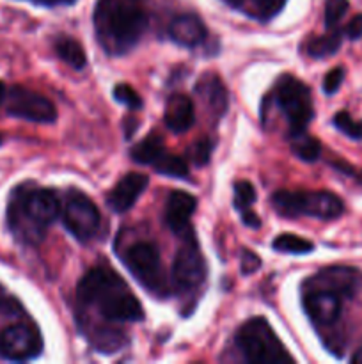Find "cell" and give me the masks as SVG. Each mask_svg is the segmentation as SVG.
Wrapping results in <instances>:
<instances>
[{
	"instance_id": "14",
	"label": "cell",
	"mask_w": 362,
	"mask_h": 364,
	"mask_svg": "<svg viewBox=\"0 0 362 364\" xmlns=\"http://www.w3.org/2000/svg\"><path fill=\"white\" fill-rule=\"evenodd\" d=\"M149 180L146 174L141 173H128L117 181L116 187L106 196V205L116 213H124L137 203L142 192L148 188Z\"/></svg>"
},
{
	"instance_id": "39",
	"label": "cell",
	"mask_w": 362,
	"mask_h": 364,
	"mask_svg": "<svg viewBox=\"0 0 362 364\" xmlns=\"http://www.w3.org/2000/svg\"><path fill=\"white\" fill-rule=\"evenodd\" d=\"M2 142H4V135L0 134V146H2Z\"/></svg>"
},
{
	"instance_id": "12",
	"label": "cell",
	"mask_w": 362,
	"mask_h": 364,
	"mask_svg": "<svg viewBox=\"0 0 362 364\" xmlns=\"http://www.w3.org/2000/svg\"><path fill=\"white\" fill-rule=\"evenodd\" d=\"M7 114L32 123H55L57 109L46 96L31 91L21 85H14L7 92Z\"/></svg>"
},
{
	"instance_id": "11",
	"label": "cell",
	"mask_w": 362,
	"mask_h": 364,
	"mask_svg": "<svg viewBox=\"0 0 362 364\" xmlns=\"http://www.w3.org/2000/svg\"><path fill=\"white\" fill-rule=\"evenodd\" d=\"M43 352V338L31 323L9 326L0 333V358L6 361H31Z\"/></svg>"
},
{
	"instance_id": "38",
	"label": "cell",
	"mask_w": 362,
	"mask_h": 364,
	"mask_svg": "<svg viewBox=\"0 0 362 364\" xmlns=\"http://www.w3.org/2000/svg\"><path fill=\"white\" fill-rule=\"evenodd\" d=\"M224 2L231 7H240L241 4H243V0H224Z\"/></svg>"
},
{
	"instance_id": "18",
	"label": "cell",
	"mask_w": 362,
	"mask_h": 364,
	"mask_svg": "<svg viewBox=\"0 0 362 364\" xmlns=\"http://www.w3.org/2000/svg\"><path fill=\"white\" fill-rule=\"evenodd\" d=\"M169 36L177 45L195 48L206 39V27L195 14H180L170 21Z\"/></svg>"
},
{
	"instance_id": "5",
	"label": "cell",
	"mask_w": 362,
	"mask_h": 364,
	"mask_svg": "<svg viewBox=\"0 0 362 364\" xmlns=\"http://www.w3.org/2000/svg\"><path fill=\"white\" fill-rule=\"evenodd\" d=\"M275 212L283 217H312L334 220L343 215L344 205L329 191H277L272 196Z\"/></svg>"
},
{
	"instance_id": "30",
	"label": "cell",
	"mask_w": 362,
	"mask_h": 364,
	"mask_svg": "<svg viewBox=\"0 0 362 364\" xmlns=\"http://www.w3.org/2000/svg\"><path fill=\"white\" fill-rule=\"evenodd\" d=\"M286 2L287 0H252V4L256 7V13L265 21L275 18L284 9Z\"/></svg>"
},
{
	"instance_id": "25",
	"label": "cell",
	"mask_w": 362,
	"mask_h": 364,
	"mask_svg": "<svg viewBox=\"0 0 362 364\" xmlns=\"http://www.w3.org/2000/svg\"><path fill=\"white\" fill-rule=\"evenodd\" d=\"M213 141L209 137H201L199 141L192 142L187 148V160L195 167H204L212 160Z\"/></svg>"
},
{
	"instance_id": "6",
	"label": "cell",
	"mask_w": 362,
	"mask_h": 364,
	"mask_svg": "<svg viewBox=\"0 0 362 364\" xmlns=\"http://www.w3.org/2000/svg\"><path fill=\"white\" fill-rule=\"evenodd\" d=\"M272 95L286 117L287 135L295 137L307 130L309 123L314 117L311 89L298 78L291 77V75H283L277 80Z\"/></svg>"
},
{
	"instance_id": "13",
	"label": "cell",
	"mask_w": 362,
	"mask_h": 364,
	"mask_svg": "<svg viewBox=\"0 0 362 364\" xmlns=\"http://www.w3.org/2000/svg\"><path fill=\"white\" fill-rule=\"evenodd\" d=\"M197 199L185 191H172L165 205V224L180 238L194 233L190 226V217L194 215Z\"/></svg>"
},
{
	"instance_id": "17",
	"label": "cell",
	"mask_w": 362,
	"mask_h": 364,
	"mask_svg": "<svg viewBox=\"0 0 362 364\" xmlns=\"http://www.w3.org/2000/svg\"><path fill=\"white\" fill-rule=\"evenodd\" d=\"M163 121H165V127L174 134H183V132L190 130L195 121L194 102L181 92L172 95L167 100Z\"/></svg>"
},
{
	"instance_id": "7",
	"label": "cell",
	"mask_w": 362,
	"mask_h": 364,
	"mask_svg": "<svg viewBox=\"0 0 362 364\" xmlns=\"http://www.w3.org/2000/svg\"><path fill=\"white\" fill-rule=\"evenodd\" d=\"M124 265L131 272V276L138 281L149 291H162L163 279H162V259H160L158 247L151 242H137L130 245L121 255Z\"/></svg>"
},
{
	"instance_id": "10",
	"label": "cell",
	"mask_w": 362,
	"mask_h": 364,
	"mask_svg": "<svg viewBox=\"0 0 362 364\" xmlns=\"http://www.w3.org/2000/svg\"><path fill=\"white\" fill-rule=\"evenodd\" d=\"M62 220L66 230L77 240L87 242L98 233L102 226V213L84 192H71L64 205Z\"/></svg>"
},
{
	"instance_id": "34",
	"label": "cell",
	"mask_w": 362,
	"mask_h": 364,
	"mask_svg": "<svg viewBox=\"0 0 362 364\" xmlns=\"http://www.w3.org/2000/svg\"><path fill=\"white\" fill-rule=\"evenodd\" d=\"M240 215H241V223H243L245 226L254 228V230H258V228L261 226V219H259L252 210H245V212H241Z\"/></svg>"
},
{
	"instance_id": "4",
	"label": "cell",
	"mask_w": 362,
	"mask_h": 364,
	"mask_svg": "<svg viewBox=\"0 0 362 364\" xmlns=\"http://www.w3.org/2000/svg\"><path fill=\"white\" fill-rule=\"evenodd\" d=\"M236 347L243 354L245 361L252 364H284L293 363V355L286 350L277 334L270 327L268 320L251 318L238 329Z\"/></svg>"
},
{
	"instance_id": "37",
	"label": "cell",
	"mask_w": 362,
	"mask_h": 364,
	"mask_svg": "<svg viewBox=\"0 0 362 364\" xmlns=\"http://www.w3.org/2000/svg\"><path fill=\"white\" fill-rule=\"evenodd\" d=\"M7 96V91H6V85H4V82H0V105L4 103V100H6Z\"/></svg>"
},
{
	"instance_id": "24",
	"label": "cell",
	"mask_w": 362,
	"mask_h": 364,
	"mask_svg": "<svg viewBox=\"0 0 362 364\" xmlns=\"http://www.w3.org/2000/svg\"><path fill=\"white\" fill-rule=\"evenodd\" d=\"M153 169L156 171L158 174H163V176H170V178H177V180H187L190 176L188 173V164L187 160L181 159V156L170 155L167 153L158 164H156Z\"/></svg>"
},
{
	"instance_id": "28",
	"label": "cell",
	"mask_w": 362,
	"mask_h": 364,
	"mask_svg": "<svg viewBox=\"0 0 362 364\" xmlns=\"http://www.w3.org/2000/svg\"><path fill=\"white\" fill-rule=\"evenodd\" d=\"M350 9L348 0H325V27L327 31L339 27L341 20Z\"/></svg>"
},
{
	"instance_id": "16",
	"label": "cell",
	"mask_w": 362,
	"mask_h": 364,
	"mask_svg": "<svg viewBox=\"0 0 362 364\" xmlns=\"http://www.w3.org/2000/svg\"><path fill=\"white\" fill-rule=\"evenodd\" d=\"M312 283L323 284L332 290L341 291L346 299H351L358 291L362 284V274L357 269L351 267H327V269L319 270L316 276L309 277Z\"/></svg>"
},
{
	"instance_id": "15",
	"label": "cell",
	"mask_w": 362,
	"mask_h": 364,
	"mask_svg": "<svg viewBox=\"0 0 362 364\" xmlns=\"http://www.w3.org/2000/svg\"><path fill=\"white\" fill-rule=\"evenodd\" d=\"M195 95L199 96L204 109L215 119L226 116L227 109H229V92L219 75L202 73L195 84Z\"/></svg>"
},
{
	"instance_id": "33",
	"label": "cell",
	"mask_w": 362,
	"mask_h": 364,
	"mask_svg": "<svg viewBox=\"0 0 362 364\" xmlns=\"http://www.w3.org/2000/svg\"><path fill=\"white\" fill-rule=\"evenodd\" d=\"M344 36H346L348 39H361L362 38V14H357V16L351 18L350 21H348L346 27L343 28Z\"/></svg>"
},
{
	"instance_id": "19",
	"label": "cell",
	"mask_w": 362,
	"mask_h": 364,
	"mask_svg": "<svg viewBox=\"0 0 362 364\" xmlns=\"http://www.w3.org/2000/svg\"><path fill=\"white\" fill-rule=\"evenodd\" d=\"M130 155L131 160L141 164V166L155 167L167 155V149L158 134H149L144 141L131 148Z\"/></svg>"
},
{
	"instance_id": "23",
	"label": "cell",
	"mask_w": 362,
	"mask_h": 364,
	"mask_svg": "<svg viewBox=\"0 0 362 364\" xmlns=\"http://www.w3.org/2000/svg\"><path fill=\"white\" fill-rule=\"evenodd\" d=\"M272 247L284 255H307L314 251V244L293 233H283L273 240Z\"/></svg>"
},
{
	"instance_id": "3",
	"label": "cell",
	"mask_w": 362,
	"mask_h": 364,
	"mask_svg": "<svg viewBox=\"0 0 362 364\" xmlns=\"http://www.w3.org/2000/svg\"><path fill=\"white\" fill-rule=\"evenodd\" d=\"M60 215V199L52 188H21L9 203V226L20 240L39 244Z\"/></svg>"
},
{
	"instance_id": "35",
	"label": "cell",
	"mask_w": 362,
	"mask_h": 364,
	"mask_svg": "<svg viewBox=\"0 0 362 364\" xmlns=\"http://www.w3.org/2000/svg\"><path fill=\"white\" fill-rule=\"evenodd\" d=\"M35 4H43V6H67L73 4L75 0H34Z\"/></svg>"
},
{
	"instance_id": "31",
	"label": "cell",
	"mask_w": 362,
	"mask_h": 364,
	"mask_svg": "<svg viewBox=\"0 0 362 364\" xmlns=\"http://www.w3.org/2000/svg\"><path fill=\"white\" fill-rule=\"evenodd\" d=\"M343 80H344V68L337 66L334 68V70H330L329 73L325 75V78H323V91H325V95L332 96L334 92L339 91Z\"/></svg>"
},
{
	"instance_id": "1",
	"label": "cell",
	"mask_w": 362,
	"mask_h": 364,
	"mask_svg": "<svg viewBox=\"0 0 362 364\" xmlns=\"http://www.w3.org/2000/svg\"><path fill=\"white\" fill-rule=\"evenodd\" d=\"M78 308H94L105 322H141L144 309L117 272L106 267H94L77 287Z\"/></svg>"
},
{
	"instance_id": "9",
	"label": "cell",
	"mask_w": 362,
	"mask_h": 364,
	"mask_svg": "<svg viewBox=\"0 0 362 364\" xmlns=\"http://www.w3.org/2000/svg\"><path fill=\"white\" fill-rule=\"evenodd\" d=\"M344 301H346V297L341 291L312 283L309 279L304 283L302 302H304L305 313L314 326H334L339 320Z\"/></svg>"
},
{
	"instance_id": "26",
	"label": "cell",
	"mask_w": 362,
	"mask_h": 364,
	"mask_svg": "<svg viewBox=\"0 0 362 364\" xmlns=\"http://www.w3.org/2000/svg\"><path fill=\"white\" fill-rule=\"evenodd\" d=\"M332 123L334 127H336L341 134L346 135V137L355 139V141H362V121L353 119L351 114H348L346 110L337 112L336 116H334Z\"/></svg>"
},
{
	"instance_id": "2",
	"label": "cell",
	"mask_w": 362,
	"mask_h": 364,
	"mask_svg": "<svg viewBox=\"0 0 362 364\" xmlns=\"http://www.w3.org/2000/svg\"><path fill=\"white\" fill-rule=\"evenodd\" d=\"M148 0H98L94 31L109 55H123L138 45L149 25Z\"/></svg>"
},
{
	"instance_id": "32",
	"label": "cell",
	"mask_w": 362,
	"mask_h": 364,
	"mask_svg": "<svg viewBox=\"0 0 362 364\" xmlns=\"http://www.w3.org/2000/svg\"><path fill=\"white\" fill-rule=\"evenodd\" d=\"M259 265H261V259H259L252 251L243 249V252H241V272H243L245 276H247V274H254L256 270L259 269Z\"/></svg>"
},
{
	"instance_id": "8",
	"label": "cell",
	"mask_w": 362,
	"mask_h": 364,
	"mask_svg": "<svg viewBox=\"0 0 362 364\" xmlns=\"http://www.w3.org/2000/svg\"><path fill=\"white\" fill-rule=\"evenodd\" d=\"M206 279V262L194 233L183 237L172 263V281L180 291H194Z\"/></svg>"
},
{
	"instance_id": "29",
	"label": "cell",
	"mask_w": 362,
	"mask_h": 364,
	"mask_svg": "<svg viewBox=\"0 0 362 364\" xmlns=\"http://www.w3.org/2000/svg\"><path fill=\"white\" fill-rule=\"evenodd\" d=\"M114 98L119 103H123L124 107H128L130 110H141L142 105H144L141 95L128 84L116 85V87H114Z\"/></svg>"
},
{
	"instance_id": "36",
	"label": "cell",
	"mask_w": 362,
	"mask_h": 364,
	"mask_svg": "<svg viewBox=\"0 0 362 364\" xmlns=\"http://www.w3.org/2000/svg\"><path fill=\"white\" fill-rule=\"evenodd\" d=\"M351 363H355V364H362V347L358 348V350L355 352L353 355H351Z\"/></svg>"
},
{
	"instance_id": "27",
	"label": "cell",
	"mask_w": 362,
	"mask_h": 364,
	"mask_svg": "<svg viewBox=\"0 0 362 364\" xmlns=\"http://www.w3.org/2000/svg\"><path fill=\"white\" fill-rule=\"evenodd\" d=\"M234 191V208L238 212H245V210H251V206L256 203V188L251 181L247 180H240L234 183L233 187Z\"/></svg>"
},
{
	"instance_id": "22",
	"label": "cell",
	"mask_w": 362,
	"mask_h": 364,
	"mask_svg": "<svg viewBox=\"0 0 362 364\" xmlns=\"http://www.w3.org/2000/svg\"><path fill=\"white\" fill-rule=\"evenodd\" d=\"M291 139V151L293 155H297L298 159L304 160V162H314L322 155V144H319L318 139L311 137L305 132L295 135Z\"/></svg>"
},
{
	"instance_id": "21",
	"label": "cell",
	"mask_w": 362,
	"mask_h": 364,
	"mask_svg": "<svg viewBox=\"0 0 362 364\" xmlns=\"http://www.w3.org/2000/svg\"><path fill=\"white\" fill-rule=\"evenodd\" d=\"M343 36L344 32L339 28H330L327 34L312 38L307 43V55H311L312 59H325V57L334 55L341 48Z\"/></svg>"
},
{
	"instance_id": "20",
	"label": "cell",
	"mask_w": 362,
	"mask_h": 364,
	"mask_svg": "<svg viewBox=\"0 0 362 364\" xmlns=\"http://www.w3.org/2000/svg\"><path fill=\"white\" fill-rule=\"evenodd\" d=\"M55 53L73 70H84L87 64V55L85 50L77 39L70 38V36H59L55 39Z\"/></svg>"
}]
</instances>
